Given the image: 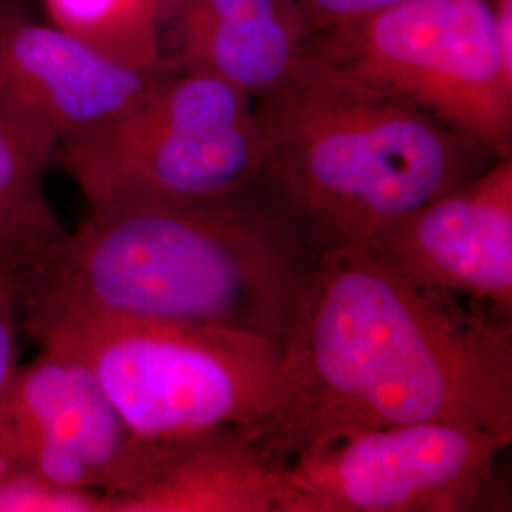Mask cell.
Listing matches in <instances>:
<instances>
[{
    "mask_svg": "<svg viewBox=\"0 0 512 512\" xmlns=\"http://www.w3.org/2000/svg\"><path fill=\"white\" fill-rule=\"evenodd\" d=\"M370 247L319 255L283 359L293 406L262 440L296 452L366 429L456 423L512 435V325Z\"/></svg>",
    "mask_w": 512,
    "mask_h": 512,
    "instance_id": "cell-1",
    "label": "cell"
},
{
    "mask_svg": "<svg viewBox=\"0 0 512 512\" xmlns=\"http://www.w3.org/2000/svg\"><path fill=\"white\" fill-rule=\"evenodd\" d=\"M317 260L256 177L202 202L90 209L19 264V304L236 330L285 351Z\"/></svg>",
    "mask_w": 512,
    "mask_h": 512,
    "instance_id": "cell-2",
    "label": "cell"
},
{
    "mask_svg": "<svg viewBox=\"0 0 512 512\" xmlns=\"http://www.w3.org/2000/svg\"><path fill=\"white\" fill-rule=\"evenodd\" d=\"M255 109L266 143L258 183L317 255L368 247L497 160L308 46Z\"/></svg>",
    "mask_w": 512,
    "mask_h": 512,
    "instance_id": "cell-3",
    "label": "cell"
},
{
    "mask_svg": "<svg viewBox=\"0 0 512 512\" xmlns=\"http://www.w3.org/2000/svg\"><path fill=\"white\" fill-rule=\"evenodd\" d=\"M19 310L25 334L86 366L135 439L165 454L230 429L264 437L296 397L283 351L260 336L57 304Z\"/></svg>",
    "mask_w": 512,
    "mask_h": 512,
    "instance_id": "cell-4",
    "label": "cell"
},
{
    "mask_svg": "<svg viewBox=\"0 0 512 512\" xmlns=\"http://www.w3.org/2000/svg\"><path fill=\"white\" fill-rule=\"evenodd\" d=\"M266 143L255 101L202 71H160L133 105L55 148L90 209L192 203L253 183Z\"/></svg>",
    "mask_w": 512,
    "mask_h": 512,
    "instance_id": "cell-5",
    "label": "cell"
},
{
    "mask_svg": "<svg viewBox=\"0 0 512 512\" xmlns=\"http://www.w3.org/2000/svg\"><path fill=\"white\" fill-rule=\"evenodd\" d=\"M308 48L490 150L512 156V57L494 0H404Z\"/></svg>",
    "mask_w": 512,
    "mask_h": 512,
    "instance_id": "cell-6",
    "label": "cell"
},
{
    "mask_svg": "<svg viewBox=\"0 0 512 512\" xmlns=\"http://www.w3.org/2000/svg\"><path fill=\"white\" fill-rule=\"evenodd\" d=\"M511 442L456 423L387 425L296 452L287 478L296 512L475 511Z\"/></svg>",
    "mask_w": 512,
    "mask_h": 512,
    "instance_id": "cell-7",
    "label": "cell"
},
{
    "mask_svg": "<svg viewBox=\"0 0 512 512\" xmlns=\"http://www.w3.org/2000/svg\"><path fill=\"white\" fill-rule=\"evenodd\" d=\"M171 456L135 439L92 372L61 351L40 348L0 389V476L128 495Z\"/></svg>",
    "mask_w": 512,
    "mask_h": 512,
    "instance_id": "cell-8",
    "label": "cell"
},
{
    "mask_svg": "<svg viewBox=\"0 0 512 512\" xmlns=\"http://www.w3.org/2000/svg\"><path fill=\"white\" fill-rule=\"evenodd\" d=\"M440 291L512 315V156L393 222L368 245Z\"/></svg>",
    "mask_w": 512,
    "mask_h": 512,
    "instance_id": "cell-9",
    "label": "cell"
},
{
    "mask_svg": "<svg viewBox=\"0 0 512 512\" xmlns=\"http://www.w3.org/2000/svg\"><path fill=\"white\" fill-rule=\"evenodd\" d=\"M158 74L118 63L50 21L0 23V105L54 154L122 114Z\"/></svg>",
    "mask_w": 512,
    "mask_h": 512,
    "instance_id": "cell-10",
    "label": "cell"
},
{
    "mask_svg": "<svg viewBox=\"0 0 512 512\" xmlns=\"http://www.w3.org/2000/svg\"><path fill=\"white\" fill-rule=\"evenodd\" d=\"M310 37L294 0L162 2V71H202L253 101L285 80Z\"/></svg>",
    "mask_w": 512,
    "mask_h": 512,
    "instance_id": "cell-11",
    "label": "cell"
},
{
    "mask_svg": "<svg viewBox=\"0 0 512 512\" xmlns=\"http://www.w3.org/2000/svg\"><path fill=\"white\" fill-rule=\"evenodd\" d=\"M287 465L260 433L220 431L183 446L141 490L110 495L109 512H296Z\"/></svg>",
    "mask_w": 512,
    "mask_h": 512,
    "instance_id": "cell-12",
    "label": "cell"
},
{
    "mask_svg": "<svg viewBox=\"0 0 512 512\" xmlns=\"http://www.w3.org/2000/svg\"><path fill=\"white\" fill-rule=\"evenodd\" d=\"M52 164L54 150L0 105V251L18 266L65 232L46 194Z\"/></svg>",
    "mask_w": 512,
    "mask_h": 512,
    "instance_id": "cell-13",
    "label": "cell"
},
{
    "mask_svg": "<svg viewBox=\"0 0 512 512\" xmlns=\"http://www.w3.org/2000/svg\"><path fill=\"white\" fill-rule=\"evenodd\" d=\"M46 19L101 54L145 73L162 71L164 0H38Z\"/></svg>",
    "mask_w": 512,
    "mask_h": 512,
    "instance_id": "cell-14",
    "label": "cell"
},
{
    "mask_svg": "<svg viewBox=\"0 0 512 512\" xmlns=\"http://www.w3.org/2000/svg\"><path fill=\"white\" fill-rule=\"evenodd\" d=\"M109 494L38 476H0V512H109Z\"/></svg>",
    "mask_w": 512,
    "mask_h": 512,
    "instance_id": "cell-15",
    "label": "cell"
},
{
    "mask_svg": "<svg viewBox=\"0 0 512 512\" xmlns=\"http://www.w3.org/2000/svg\"><path fill=\"white\" fill-rule=\"evenodd\" d=\"M21 334L18 264L0 251V389L16 370Z\"/></svg>",
    "mask_w": 512,
    "mask_h": 512,
    "instance_id": "cell-16",
    "label": "cell"
},
{
    "mask_svg": "<svg viewBox=\"0 0 512 512\" xmlns=\"http://www.w3.org/2000/svg\"><path fill=\"white\" fill-rule=\"evenodd\" d=\"M310 35L370 18L404 0H294Z\"/></svg>",
    "mask_w": 512,
    "mask_h": 512,
    "instance_id": "cell-17",
    "label": "cell"
},
{
    "mask_svg": "<svg viewBox=\"0 0 512 512\" xmlns=\"http://www.w3.org/2000/svg\"><path fill=\"white\" fill-rule=\"evenodd\" d=\"M35 0H0V23L8 19L33 18Z\"/></svg>",
    "mask_w": 512,
    "mask_h": 512,
    "instance_id": "cell-18",
    "label": "cell"
}]
</instances>
